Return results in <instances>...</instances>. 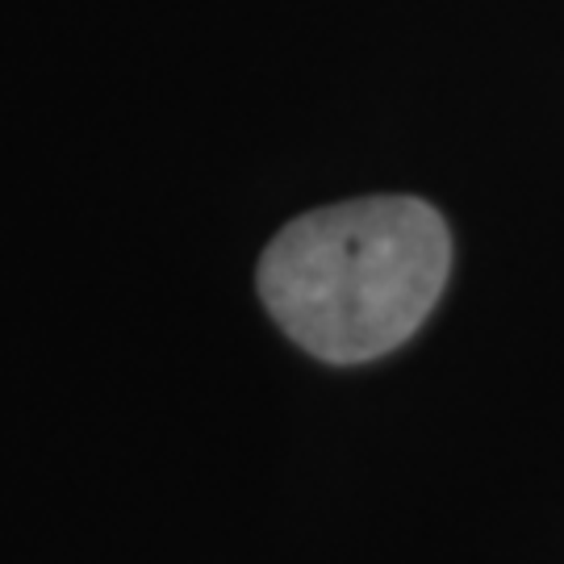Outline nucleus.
Here are the masks:
<instances>
[{"mask_svg": "<svg viewBox=\"0 0 564 564\" xmlns=\"http://www.w3.org/2000/svg\"><path fill=\"white\" fill-rule=\"evenodd\" d=\"M447 268L440 209L414 197H360L284 226L260 260V297L310 356L364 364L426 323Z\"/></svg>", "mask_w": 564, "mask_h": 564, "instance_id": "1", "label": "nucleus"}]
</instances>
